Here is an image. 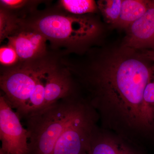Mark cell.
I'll return each instance as SVG.
<instances>
[{"instance_id": "1", "label": "cell", "mask_w": 154, "mask_h": 154, "mask_svg": "<svg viewBox=\"0 0 154 154\" xmlns=\"http://www.w3.org/2000/svg\"><path fill=\"white\" fill-rule=\"evenodd\" d=\"M123 46L103 54L83 70L71 69L91 93V106L105 104L129 125L147 128L153 124L143 100L151 66L146 55Z\"/></svg>"}, {"instance_id": "2", "label": "cell", "mask_w": 154, "mask_h": 154, "mask_svg": "<svg viewBox=\"0 0 154 154\" xmlns=\"http://www.w3.org/2000/svg\"><path fill=\"white\" fill-rule=\"evenodd\" d=\"M85 103L77 96H72L25 117L28 136L27 154H53L59 138Z\"/></svg>"}, {"instance_id": "3", "label": "cell", "mask_w": 154, "mask_h": 154, "mask_svg": "<svg viewBox=\"0 0 154 154\" xmlns=\"http://www.w3.org/2000/svg\"><path fill=\"white\" fill-rule=\"evenodd\" d=\"M23 23L43 34L55 48L76 51L98 36L99 27L91 17L66 12H45L24 19Z\"/></svg>"}, {"instance_id": "4", "label": "cell", "mask_w": 154, "mask_h": 154, "mask_svg": "<svg viewBox=\"0 0 154 154\" xmlns=\"http://www.w3.org/2000/svg\"><path fill=\"white\" fill-rule=\"evenodd\" d=\"M54 62L46 55L1 69L0 87L3 95L20 118L25 116L38 82L47 76Z\"/></svg>"}, {"instance_id": "5", "label": "cell", "mask_w": 154, "mask_h": 154, "mask_svg": "<svg viewBox=\"0 0 154 154\" xmlns=\"http://www.w3.org/2000/svg\"><path fill=\"white\" fill-rule=\"evenodd\" d=\"M93 112L91 105L85 103L59 138L53 154H82L89 152L95 129Z\"/></svg>"}, {"instance_id": "6", "label": "cell", "mask_w": 154, "mask_h": 154, "mask_svg": "<svg viewBox=\"0 0 154 154\" xmlns=\"http://www.w3.org/2000/svg\"><path fill=\"white\" fill-rule=\"evenodd\" d=\"M21 118L4 95L0 97L1 149L8 154H27L28 131L22 126Z\"/></svg>"}, {"instance_id": "7", "label": "cell", "mask_w": 154, "mask_h": 154, "mask_svg": "<svg viewBox=\"0 0 154 154\" xmlns=\"http://www.w3.org/2000/svg\"><path fill=\"white\" fill-rule=\"evenodd\" d=\"M7 39L8 44L17 52L20 62L35 60L47 55V38L38 30L25 25L22 21L19 30Z\"/></svg>"}, {"instance_id": "8", "label": "cell", "mask_w": 154, "mask_h": 154, "mask_svg": "<svg viewBox=\"0 0 154 154\" xmlns=\"http://www.w3.org/2000/svg\"><path fill=\"white\" fill-rule=\"evenodd\" d=\"M76 96L75 85L71 73L65 66H62L55 61L46 78L44 108L62 99Z\"/></svg>"}, {"instance_id": "9", "label": "cell", "mask_w": 154, "mask_h": 154, "mask_svg": "<svg viewBox=\"0 0 154 154\" xmlns=\"http://www.w3.org/2000/svg\"><path fill=\"white\" fill-rule=\"evenodd\" d=\"M125 46L137 49L154 51V2L150 1L148 9L140 19L128 28Z\"/></svg>"}, {"instance_id": "10", "label": "cell", "mask_w": 154, "mask_h": 154, "mask_svg": "<svg viewBox=\"0 0 154 154\" xmlns=\"http://www.w3.org/2000/svg\"><path fill=\"white\" fill-rule=\"evenodd\" d=\"M89 154H142L120 141L98 135L95 129L91 139Z\"/></svg>"}, {"instance_id": "11", "label": "cell", "mask_w": 154, "mask_h": 154, "mask_svg": "<svg viewBox=\"0 0 154 154\" xmlns=\"http://www.w3.org/2000/svg\"><path fill=\"white\" fill-rule=\"evenodd\" d=\"M150 1L122 0L121 13L116 27L127 29L145 14Z\"/></svg>"}, {"instance_id": "12", "label": "cell", "mask_w": 154, "mask_h": 154, "mask_svg": "<svg viewBox=\"0 0 154 154\" xmlns=\"http://www.w3.org/2000/svg\"><path fill=\"white\" fill-rule=\"evenodd\" d=\"M58 5L62 11L77 16L94 13L98 9L93 0H60Z\"/></svg>"}, {"instance_id": "13", "label": "cell", "mask_w": 154, "mask_h": 154, "mask_svg": "<svg viewBox=\"0 0 154 154\" xmlns=\"http://www.w3.org/2000/svg\"><path fill=\"white\" fill-rule=\"evenodd\" d=\"M23 19L0 8V42L14 34L22 25Z\"/></svg>"}, {"instance_id": "14", "label": "cell", "mask_w": 154, "mask_h": 154, "mask_svg": "<svg viewBox=\"0 0 154 154\" xmlns=\"http://www.w3.org/2000/svg\"><path fill=\"white\" fill-rule=\"evenodd\" d=\"M122 2V0H103L97 2L98 9L108 24L116 27L120 17Z\"/></svg>"}, {"instance_id": "15", "label": "cell", "mask_w": 154, "mask_h": 154, "mask_svg": "<svg viewBox=\"0 0 154 154\" xmlns=\"http://www.w3.org/2000/svg\"><path fill=\"white\" fill-rule=\"evenodd\" d=\"M39 1H25V0H1V8L11 12L22 19L21 15L27 13L33 14L36 5L40 3Z\"/></svg>"}, {"instance_id": "16", "label": "cell", "mask_w": 154, "mask_h": 154, "mask_svg": "<svg viewBox=\"0 0 154 154\" xmlns=\"http://www.w3.org/2000/svg\"><path fill=\"white\" fill-rule=\"evenodd\" d=\"M143 100L149 115L154 122V64L152 66L150 76L145 89Z\"/></svg>"}, {"instance_id": "17", "label": "cell", "mask_w": 154, "mask_h": 154, "mask_svg": "<svg viewBox=\"0 0 154 154\" xmlns=\"http://www.w3.org/2000/svg\"><path fill=\"white\" fill-rule=\"evenodd\" d=\"M0 62L3 67H11L20 63L17 52L10 45L8 44L1 46Z\"/></svg>"}, {"instance_id": "18", "label": "cell", "mask_w": 154, "mask_h": 154, "mask_svg": "<svg viewBox=\"0 0 154 154\" xmlns=\"http://www.w3.org/2000/svg\"><path fill=\"white\" fill-rule=\"evenodd\" d=\"M147 55L150 60L154 61V51H149Z\"/></svg>"}, {"instance_id": "19", "label": "cell", "mask_w": 154, "mask_h": 154, "mask_svg": "<svg viewBox=\"0 0 154 154\" xmlns=\"http://www.w3.org/2000/svg\"><path fill=\"white\" fill-rule=\"evenodd\" d=\"M0 154H8L6 153L5 152L3 151L1 149H0Z\"/></svg>"}, {"instance_id": "20", "label": "cell", "mask_w": 154, "mask_h": 154, "mask_svg": "<svg viewBox=\"0 0 154 154\" xmlns=\"http://www.w3.org/2000/svg\"><path fill=\"white\" fill-rule=\"evenodd\" d=\"M82 154H89V152H86L83 153Z\"/></svg>"}, {"instance_id": "21", "label": "cell", "mask_w": 154, "mask_h": 154, "mask_svg": "<svg viewBox=\"0 0 154 154\" xmlns=\"http://www.w3.org/2000/svg\"><path fill=\"white\" fill-rule=\"evenodd\" d=\"M153 1V2H154V1Z\"/></svg>"}]
</instances>
